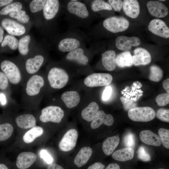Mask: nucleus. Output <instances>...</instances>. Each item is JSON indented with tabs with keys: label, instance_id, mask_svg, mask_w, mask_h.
<instances>
[{
	"label": "nucleus",
	"instance_id": "nucleus-21",
	"mask_svg": "<svg viewBox=\"0 0 169 169\" xmlns=\"http://www.w3.org/2000/svg\"><path fill=\"white\" fill-rule=\"evenodd\" d=\"M61 98L69 108L76 107L80 100V97L76 91H68L64 92L61 95Z\"/></svg>",
	"mask_w": 169,
	"mask_h": 169
},
{
	"label": "nucleus",
	"instance_id": "nucleus-9",
	"mask_svg": "<svg viewBox=\"0 0 169 169\" xmlns=\"http://www.w3.org/2000/svg\"><path fill=\"white\" fill-rule=\"evenodd\" d=\"M149 30L154 34L159 36L168 38L169 37V28L165 23L159 19L151 20L148 25Z\"/></svg>",
	"mask_w": 169,
	"mask_h": 169
},
{
	"label": "nucleus",
	"instance_id": "nucleus-22",
	"mask_svg": "<svg viewBox=\"0 0 169 169\" xmlns=\"http://www.w3.org/2000/svg\"><path fill=\"white\" fill-rule=\"evenodd\" d=\"M18 126L23 129H28L35 126L36 120L33 115L29 114L20 115L15 119Z\"/></svg>",
	"mask_w": 169,
	"mask_h": 169
},
{
	"label": "nucleus",
	"instance_id": "nucleus-26",
	"mask_svg": "<svg viewBox=\"0 0 169 169\" xmlns=\"http://www.w3.org/2000/svg\"><path fill=\"white\" fill-rule=\"evenodd\" d=\"M66 59L83 65H87L89 60L88 58L84 55L83 49L80 48L69 52L66 56Z\"/></svg>",
	"mask_w": 169,
	"mask_h": 169
},
{
	"label": "nucleus",
	"instance_id": "nucleus-49",
	"mask_svg": "<svg viewBox=\"0 0 169 169\" xmlns=\"http://www.w3.org/2000/svg\"><path fill=\"white\" fill-rule=\"evenodd\" d=\"M112 92V89L110 86H107L104 90L102 95V99L104 101L108 100L110 97Z\"/></svg>",
	"mask_w": 169,
	"mask_h": 169
},
{
	"label": "nucleus",
	"instance_id": "nucleus-58",
	"mask_svg": "<svg viewBox=\"0 0 169 169\" xmlns=\"http://www.w3.org/2000/svg\"><path fill=\"white\" fill-rule=\"evenodd\" d=\"M165 1V0H159V1H160H160Z\"/></svg>",
	"mask_w": 169,
	"mask_h": 169
},
{
	"label": "nucleus",
	"instance_id": "nucleus-11",
	"mask_svg": "<svg viewBox=\"0 0 169 169\" xmlns=\"http://www.w3.org/2000/svg\"><path fill=\"white\" fill-rule=\"evenodd\" d=\"M141 43L140 39L136 37H128L120 36L116 38L115 45L117 48L121 50L127 51L130 50L132 46H139Z\"/></svg>",
	"mask_w": 169,
	"mask_h": 169
},
{
	"label": "nucleus",
	"instance_id": "nucleus-43",
	"mask_svg": "<svg viewBox=\"0 0 169 169\" xmlns=\"http://www.w3.org/2000/svg\"><path fill=\"white\" fill-rule=\"evenodd\" d=\"M155 101L159 106H164L169 103V94L164 93L158 95L155 98Z\"/></svg>",
	"mask_w": 169,
	"mask_h": 169
},
{
	"label": "nucleus",
	"instance_id": "nucleus-8",
	"mask_svg": "<svg viewBox=\"0 0 169 169\" xmlns=\"http://www.w3.org/2000/svg\"><path fill=\"white\" fill-rule=\"evenodd\" d=\"M78 137L77 131L75 129L69 130L64 135L60 141L59 146L63 151H69L75 146Z\"/></svg>",
	"mask_w": 169,
	"mask_h": 169
},
{
	"label": "nucleus",
	"instance_id": "nucleus-23",
	"mask_svg": "<svg viewBox=\"0 0 169 169\" xmlns=\"http://www.w3.org/2000/svg\"><path fill=\"white\" fill-rule=\"evenodd\" d=\"M102 63L104 67L107 70L112 71L116 67V54L112 50H108L102 54Z\"/></svg>",
	"mask_w": 169,
	"mask_h": 169
},
{
	"label": "nucleus",
	"instance_id": "nucleus-47",
	"mask_svg": "<svg viewBox=\"0 0 169 169\" xmlns=\"http://www.w3.org/2000/svg\"><path fill=\"white\" fill-rule=\"evenodd\" d=\"M109 3L116 12L120 11L123 5V1L121 0H109Z\"/></svg>",
	"mask_w": 169,
	"mask_h": 169
},
{
	"label": "nucleus",
	"instance_id": "nucleus-4",
	"mask_svg": "<svg viewBox=\"0 0 169 169\" xmlns=\"http://www.w3.org/2000/svg\"><path fill=\"white\" fill-rule=\"evenodd\" d=\"M103 25L109 31L115 33L126 30L129 26V22L124 17L112 16L105 19Z\"/></svg>",
	"mask_w": 169,
	"mask_h": 169
},
{
	"label": "nucleus",
	"instance_id": "nucleus-12",
	"mask_svg": "<svg viewBox=\"0 0 169 169\" xmlns=\"http://www.w3.org/2000/svg\"><path fill=\"white\" fill-rule=\"evenodd\" d=\"M150 13L152 16L159 18L166 16L168 13L167 7L159 1H150L146 5Z\"/></svg>",
	"mask_w": 169,
	"mask_h": 169
},
{
	"label": "nucleus",
	"instance_id": "nucleus-41",
	"mask_svg": "<svg viewBox=\"0 0 169 169\" xmlns=\"http://www.w3.org/2000/svg\"><path fill=\"white\" fill-rule=\"evenodd\" d=\"M120 98L123 108L126 111H128L130 109L137 106L136 103L132 99L124 97H121Z\"/></svg>",
	"mask_w": 169,
	"mask_h": 169
},
{
	"label": "nucleus",
	"instance_id": "nucleus-27",
	"mask_svg": "<svg viewBox=\"0 0 169 169\" xmlns=\"http://www.w3.org/2000/svg\"><path fill=\"white\" fill-rule=\"evenodd\" d=\"M134 154V150L131 148L125 147L115 151L112 155V158L116 160L125 161L132 159Z\"/></svg>",
	"mask_w": 169,
	"mask_h": 169
},
{
	"label": "nucleus",
	"instance_id": "nucleus-52",
	"mask_svg": "<svg viewBox=\"0 0 169 169\" xmlns=\"http://www.w3.org/2000/svg\"><path fill=\"white\" fill-rule=\"evenodd\" d=\"M47 169H64L60 165L55 163H53L50 164L48 167Z\"/></svg>",
	"mask_w": 169,
	"mask_h": 169
},
{
	"label": "nucleus",
	"instance_id": "nucleus-5",
	"mask_svg": "<svg viewBox=\"0 0 169 169\" xmlns=\"http://www.w3.org/2000/svg\"><path fill=\"white\" fill-rule=\"evenodd\" d=\"M1 68L12 84L17 85L21 82L22 75L21 71L12 62L8 60L3 61L1 64Z\"/></svg>",
	"mask_w": 169,
	"mask_h": 169
},
{
	"label": "nucleus",
	"instance_id": "nucleus-15",
	"mask_svg": "<svg viewBox=\"0 0 169 169\" xmlns=\"http://www.w3.org/2000/svg\"><path fill=\"white\" fill-rule=\"evenodd\" d=\"M37 157L36 154L32 152H22L17 157L16 166L19 169H27L35 162Z\"/></svg>",
	"mask_w": 169,
	"mask_h": 169
},
{
	"label": "nucleus",
	"instance_id": "nucleus-44",
	"mask_svg": "<svg viewBox=\"0 0 169 169\" xmlns=\"http://www.w3.org/2000/svg\"><path fill=\"white\" fill-rule=\"evenodd\" d=\"M124 143L127 147L132 148L135 146V139L134 135L131 133L126 134L124 138Z\"/></svg>",
	"mask_w": 169,
	"mask_h": 169
},
{
	"label": "nucleus",
	"instance_id": "nucleus-7",
	"mask_svg": "<svg viewBox=\"0 0 169 169\" xmlns=\"http://www.w3.org/2000/svg\"><path fill=\"white\" fill-rule=\"evenodd\" d=\"M43 77L38 74H33L28 80L26 84L25 91L27 95L30 97L38 95L44 85Z\"/></svg>",
	"mask_w": 169,
	"mask_h": 169
},
{
	"label": "nucleus",
	"instance_id": "nucleus-32",
	"mask_svg": "<svg viewBox=\"0 0 169 169\" xmlns=\"http://www.w3.org/2000/svg\"><path fill=\"white\" fill-rule=\"evenodd\" d=\"M13 131V125L7 123L0 125V141L7 140L12 136Z\"/></svg>",
	"mask_w": 169,
	"mask_h": 169
},
{
	"label": "nucleus",
	"instance_id": "nucleus-51",
	"mask_svg": "<svg viewBox=\"0 0 169 169\" xmlns=\"http://www.w3.org/2000/svg\"><path fill=\"white\" fill-rule=\"evenodd\" d=\"M162 85L163 88L167 92V93H169V79L167 78L164 80L162 82Z\"/></svg>",
	"mask_w": 169,
	"mask_h": 169
},
{
	"label": "nucleus",
	"instance_id": "nucleus-30",
	"mask_svg": "<svg viewBox=\"0 0 169 169\" xmlns=\"http://www.w3.org/2000/svg\"><path fill=\"white\" fill-rule=\"evenodd\" d=\"M115 63L121 68L131 66L133 64L132 56L130 52L125 51L117 55L115 57Z\"/></svg>",
	"mask_w": 169,
	"mask_h": 169
},
{
	"label": "nucleus",
	"instance_id": "nucleus-59",
	"mask_svg": "<svg viewBox=\"0 0 169 169\" xmlns=\"http://www.w3.org/2000/svg\"><path fill=\"white\" fill-rule=\"evenodd\" d=\"M163 169V168H159V169Z\"/></svg>",
	"mask_w": 169,
	"mask_h": 169
},
{
	"label": "nucleus",
	"instance_id": "nucleus-24",
	"mask_svg": "<svg viewBox=\"0 0 169 169\" xmlns=\"http://www.w3.org/2000/svg\"><path fill=\"white\" fill-rule=\"evenodd\" d=\"M92 154V150L88 147L82 148L74 159V164L80 167L85 164L89 160Z\"/></svg>",
	"mask_w": 169,
	"mask_h": 169
},
{
	"label": "nucleus",
	"instance_id": "nucleus-25",
	"mask_svg": "<svg viewBox=\"0 0 169 169\" xmlns=\"http://www.w3.org/2000/svg\"><path fill=\"white\" fill-rule=\"evenodd\" d=\"M80 42L75 38H68L62 40L59 43V49L63 52H69L79 48L80 46Z\"/></svg>",
	"mask_w": 169,
	"mask_h": 169
},
{
	"label": "nucleus",
	"instance_id": "nucleus-39",
	"mask_svg": "<svg viewBox=\"0 0 169 169\" xmlns=\"http://www.w3.org/2000/svg\"><path fill=\"white\" fill-rule=\"evenodd\" d=\"M158 133L161 143L164 146L167 148H169V130L163 128L159 129Z\"/></svg>",
	"mask_w": 169,
	"mask_h": 169
},
{
	"label": "nucleus",
	"instance_id": "nucleus-3",
	"mask_svg": "<svg viewBox=\"0 0 169 169\" xmlns=\"http://www.w3.org/2000/svg\"><path fill=\"white\" fill-rule=\"evenodd\" d=\"M64 116L63 110L57 106L50 105L44 108L41 110L39 119L42 122H61Z\"/></svg>",
	"mask_w": 169,
	"mask_h": 169
},
{
	"label": "nucleus",
	"instance_id": "nucleus-45",
	"mask_svg": "<svg viewBox=\"0 0 169 169\" xmlns=\"http://www.w3.org/2000/svg\"><path fill=\"white\" fill-rule=\"evenodd\" d=\"M137 154L138 158L142 161H147L151 160L150 155L143 146H141L139 147L137 151Z\"/></svg>",
	"mask_w": 169,
	"mask_h": 169
},
{
	"label": "nucleus",
	"instance_id": "nucleus-19",
	"mask_svg": "<svg viewBox=\"0 0 169 169\" xmlns=\"http://www.w3.org/2000/svg\"><path fill=\"white\" fill-rule=\"evenodd\" d=\"M59 2L58 0H46L43 9L45 19L50 20L53 18L59 10Z\"/></svg>",
	"mask_w": 169,
	"mask_h": 169
},
{
	"label": "nucleus",
	"instance_id": "nucleus-10",
	"mask_svg": "<svg viewBox=\"0 0 169 169\" xmlns=\"http://www.w3.org/2000/svg\"><path fill=\"white\" fill-rule=\"evenodd\" d=\"M1 24L8 33L13 36H20L25 32V28L23 25L10 18L3 19Z\"/></svg>",
	"mask_w": 169,
	"mask_h": 169
},
{
	"label": "nucleus",
	"instance_id": "nucleus-29",
	"mask_svg": "<svg viewBox=\"0 0 169 169\" xmlns=\"http://www.w3.org/2000/svg\"><path fill=\"white\" fill-rule=\"evenodd\" d=\"M99 106L96 102H91L82 111V118L88 122L92 121L99 111Z\"/></svg>",
	"mask_w": 169,
	"mask_h": 169
},
{
	"label": "nucleus",
	"instance_id": "nucleus-48",
	"mask_svg": "<svg viewBox=\"0 0 169 169\" xmlns=\"http://www.w3.org/2000/svg\"><path fill=\"white\" fill-rule=\"evenodd\" d=\"M40 156L48 164H51L53 159L48 152L45 150H41L39 153Z\"/></svg>",
	"mask_w": 169,
	"mask_h": 169
},
{
	"label": "nucleus",
	"instance_id": "nucleus-13",
	"mask_svg": "<svg viewBox=\"0 0 169 169\" xmlns=\"http://www.w3.org/2000/svg\"><path fill=\"white\" fill-rule=\"evenodd\" d=\"M132 56L133 64L135 66L146 65L150 63L151 60L150 54L146 49L138 48L134 51Z\"/></svg>",
	"mask_w": 169,
	"mask_h": 169
},
{
	"label": "nucleus",
	"instance_id": "nucleus-40",
	"mask_svg": "<svg viewBox=\"0 0 169 169\" xmlns=\"http://www.w3.org/2000/svg\"><path fill=\"white\" fill-rule=\"evenodd\" d=\"M46 0H33L29 4L31 12L32 13L38 12L43 9Z\"/></svg>",
	"mask_w": 169,
	"mask_h": 169
},
{
	"label": "nucleus",
	"instance_id": "nucleus-55",
	"mask_svg": "<svg viewBox=\"0 0 169 169\" xmlns=\"http://www.w3.org/2000/svg\"><path fill=\"white\" fill-rule=\"evenodd\" d=\"M0 100L2 105H4L6 103L5 97L3 94H0Z\"/></svg>",
	"mask_w": 169,
	"mask_h": 169
},
{
	"label": "nucleus",
	"instance_id": "nucleus-1",
	"mask_svg": "<svg viewBox=\"0 0 169 169\" xmlns=\"http://www.w3.org/2000/svg\"><path fill=\"white\" fill-rule=\"evenodd\" d=\"M47 78L51 87L55 89H60L64 87L69 78L67 73L64 69L56 67L50 69Z\"/></svg>",
	"mask_w": 169,
	"mask_h": 169
},
{
	"label": "nucleus",
	"instance_id": "nucleus-20",
	"mask_svg": "<svg viewBox=\"0 0 169 169\" xmlns=\"http://www.w3.org/2000/svg\"><path fill=\"white\" fill-rule=\"evenodd\" d=\"M44 61V58L41 55H37L28 59L25 63V68L27 73L34 74L39 69Z\"/></svg>",
	"mask_w": 169,
	"mask_h": 169
},
{
	"label": "nucleus",
	"instance_id": "nucleus-46",
	"mask_svg": "<svg viewBox=\"0 0 169 169\" xmlns=\"http://www.w3.org/2000/svg\"><path fill=\"white\" fill-rule=\"evenodd\" d=\"M8 79L5 74L2 72H0V89L4 90L7 89L8 85Z\"/></svg>",
	"mask_w": 169,
	"mask_h": 169
},
{
	"label": "nucleus",
	"instance_id": "nucleus-17",
	"mask_svg": "<svg viewBox=\"0 0 169 169\" xmlns=\"http://www.w3.org/2000/svg\"><path fill=\"white\" fill-rule=\"evenodd\" d=\"M122 7L125 14L131 18H135L140 14V7L137 0H124Z\"/></svg>",
	"mask_w": 169,
	"mask_h": 169
},
{
	"label": "nucleus",
	"instance_id": "nucleus-14",
	"mask_svg": "<svg viewBox=\"0 0 169 169\" xmlns=\"http://www.w3.org/2000/svg\"><path fill=\"white\" fill-rule=\"evenodd\" d=\"M114 122V118L111 114H106L103 111L100 110L98 111L92 121L90 126L93 129H96L103 124L108 126H111Z\"/></svg>",
	"mask_w": 169,
	"mask_h": 169
},
{
	"label": "nucleus",
	"instance_id": "nucleus-18",
	"mask_svg": "<svg viewBox=\"0 0 169 169\" xmlns=\"http://www.w3.org/2000/svg\"><path fill=\"white\" fill-rule=\"evenodd\" d=\"M139 136L141 141L148 145L158 146L161 145L159 136L150 130L141 131L140 133Z\"/></svg>",
	"mask_w": 169,
	"mask_h": 169
},
{
	"label": "nucleus",
	"instance_id": "nucleus-2",
	"mask_svg": "<svg viewBox=\"0 0 169 169\" xmlns=\"http://www.w3.org/2000/svg\"><path fill=\"white\" fill-rule=\"evenodd\" d=\"M128 116L131 120L147 122L153 120L155 117L154 110L149 107H136L128 111Z\"/></svg>",
	"mask_w": 169,
	"mask_h": 169
},
{
	"label": "nucleus",
	"instance_id": "nucleus-50",
	"mask_svg": "<svg viewBox=\"0 0 169 169\" xmlns=\"http://www.w3.org/2000/svg\"><path fill=\"white\" fill-rule=\"evenodd\" d=\"M105 166L102 163L98 162L90 166L87 169H104Z\"/></svg>",
	"mask_w": 169,
	"mask_h": 169
},
{
	"label": "nucleus",
	"instance_id": "nucleus-42",
	"mask_svg": "<svg viewBox=\"0 0 169 169\" xmlns=\"http://www.w3.org/2000/svg\"><path fill=\"white\" fill-rule=\"evenodd\" d=\"M156 117L162 121L169 122V109L160 108L158 110L156 113Z\"/></svg>",
	"mask_w": 169,
	"mask_h": 169
},
{
	"label": "nucleus",
	"instance_id": "nucleus-33",
	"mask_svg": "<svg viewBox=\"0 0 169 169\" xmlns=\"http://www.w3.org/2000/svg\"><path fill=\"white\" fill-rule=\"evenodd\" d=\"M163 71L159 66L154 65L150 67V74L149 79L152 81L157 82L160 81L162 78Z\"/></svg>",
	"mask_w": 169,
	"mask_h": 169
},
{
	"label": "nucleus",
	"instance_id": "nucleus-34",
	"mask_svg": "<svg viewBox=\"0 0 169 169\" xmlns=\"http://www.w3.org/2000/svg\"><path fill=\"white\" fill-rule=\"evenodd\" d=\"M31 40L30 36L27 35L22 38L18 41V49L19 53L22 55H25L29 51L28 45Z\"/></svg>",
	"mask_w": 169,
	"mask_h": 169
},
{
	"label": "nucleus",
	"instance_id": "nucleus-56",
	"mask_svg": "<svg viewBox=\"0 0 169 169\" xmlns=\"http://www.w3.org/2000/svg\"><path fill=\"white\" fill-rule=\"evenodd\" d=\"M3 30L2 28L0 26V44L3 40Z\"/></svg>",
	"mask_w": 169,
	"mask_h": 169
},
{
	"label": "nucleus",
	"instance_id": "nucleus-16",
	"mask_svg": "<svg viewBox=\"0 0 169 169\" xmlns=\"http://www.w3.org/2000/svg\"><path fill=\"white\" fill-rule=\"evenodd\" d=\"M69 12L79 18H85L89 15V12L84 4L79 1L69 2L67 5Z\"/></svg>",
	"mask_w": 169,
	"mask_h": 169
},
{
	"label": "nucleus",
	"instance_id": "nucleus-37",
	"mask_svg": "<svg viewBox=\"0 0 169 169\" xmlns=\"http://www.w3.org/2000/svg\"><path fill=\"white\" fill-rule=\"evenodd\" d=\"M22 8V5L20 2H13L3 8L0 11V14L5 15L13 12L20 11Z\"/></svg>",
	"mask_w": 169,
	"mask_h": 169
},
{
	"label": "nucleus",
	"instance_id": "nucleus-54",
	"mask_svg": "<svg viewBox=\"0 0 169 169\" xmlns=\"http://www.w3.org/2000/svg\"><path fill=\"white\" fill-rule=\"evenodd\" d=\"M13 1L12 0H0V7L8 4Z\"/></svg>",
	"mask_w": 169,
	"mask_h": 169
},
{
	"label": "nucleus",
	"instance_id": "nucleus-53",
	"mask_svg": "<svg viewBox=\"0 0 169 169\" xmlns=\"http://www.w3.org/2000/svg\"><path fill=\"white\" fill-rule=\"evenodd\" d=\"M105 169H120V168L118 164L111 163L109 164Z\"/></svg>",
	"mask_w": 169,
	"mask_h": 169
},
{
	"label": "nucleus",
	"instance_id": "nucleus-36",
	"mask_svg": "<svg viewBox=\"0 0 169 169\" xmlns=\"http://www.w3.org/2000/svg\"><path fill=\"white\" fill-rule=\"evenodd\" d=\"M9 15L13 18L16 19L19 22L22 23H27L29 21V17L26 14L25 11L20 10L13 12L9 13Z\"/></svg>",
	"mask_w": 169,
	"mask_h": 169
},
{
	"label": "nucleus",
	"instance_id": "nucleus-6",
	"mask_svg": "<svg viewBox=\"0 0 169 169\" xmlns=\"http://www.w3.org/2000/svg\"><path fill=\"white\" fill-rule=\"evenodd\" d=\"M113 78L109 74L94 73L86 77L84 83L86 86L93 87L107 85L112 82Z\"/></svg>",
	"mask_w": 169,
	"mask_h": 169
},
{
	"label": "nucleus",
	"instance_id": "nucleus-38",
	"mask_svg": "<svg viewBox=\"0 0 169 169\" xmlns=\"http://www.w3.org/2000/svg\"><path fill=\"white\" fill-rule=\"evenodd\" d=\"M18 41L14 36L7 35H6L1 44L3 47L8 45L12 50L16 49L18 46Z\"/></svg>",
	"mask_w": 169,
	"mask_h": 169
},
{
	"label": "nucleus",
	"instance_id": "nucleus-31",
	"mask_svg": "<svg viewBox=\"0 0 169 169\" xmlns=\"http://www.w3.org/2000/svg\"><path fill=\"white\" fill-rule=\"evenodd\" d=\"M43 133L44 130L42 127L35 126L24 134L23 137V141L26 143H31L36 138L41 136Z\"/></svg>",
	"mask_w": 169,
	"mask_h": 169
},
{
	"label": "nucleus",
	"instance_id": "nucleus-28",
	"mask_svg": "<svg viewBox=\"0 0 169 169\" xmlns=\"http://www.w3.org/2000/svg\"><path fill=\"white\" fill-rule=\"evenodd\" d=\"M120 138L117 136H114L107 138L103 142L102 148L105 154L107 156L111 154L118 146Z\"/></svg>",
	"mask_w": 169,
	"mask_h": 169
},
{
	"label": "nucleus",
	"instance_id": "nucleus-57",
	"mask_svg": "<svg viewBox=\"0 0 169 169\" xmlns=\"http://www.w3.org/2000/svg\"><path fill=\"white\" fill-rule=\"evenodd\" d=\"M0 169H8L7 166L5 164H0Z\"/></svg>",
	"mask_w": 169,
	"mask_h": 169
},
{
	"label": "nucleus",
	"instance_id": "nucleus-35",
	"mask_svg": "<svg viewBox=\"0 0 169 169\" xmlns=\"http://www.w3.org/2000/svg\"><path fill=\"white\" fill-rule=\"evenodd\" d=\"M91 8L95 12L103 10H111L112 9L109 3L102 0L94 1L91 4Z\"/></svg>",
	"mask_w": 169,
	"mask_h": 169
}]
</instances>
